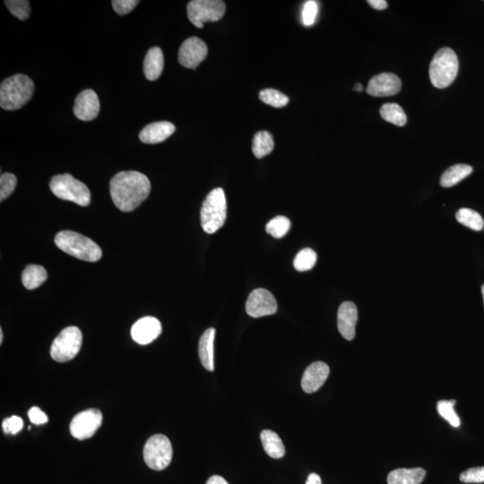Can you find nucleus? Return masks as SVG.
Returning a JSON list of instances; mask_svg holds the SVG:
<instances>
[{
    "label": "nucleus",
    "mask_w": 484,
    "mask_h": 484,
    "mask_svg": "<svg viewBox=\"0 0 484 484\" xmlns=\"http://www.w3.org/2000/svg\"><path fill=\"white\" fill-rule=\"evenodd\" d=\"M401 87L402 83L397 75L392 73H382L369 80L366 91L371 97H388L397 94Z\"/></svg>",
    "instance_id": "13"
},
{
    "label": "nucleus",
    "mask_w": 484,
    "mask_h": 484,
    "mask_svg": "<svg viewBox=\"0 0 484 484\" xmlns=\"http://www.w3.org/2000/svg\"><path fill=\"white\" fill-rule=\"evenodd\" d=\"M306 484H322V482H321L320 476L318 474L312 473L308 476Z\"/></svg>",
    "instance_id": "41"
},
{
    "label": "nucleus",
    "mask_w": 484,
    "mask_h": 484,
    "mask_svg": "<svg viewBox=\"0 0 484 484\" xmlns=\"http://www.w3.org/2000/svg\"><path fill=\"white\" fill-rule=\"evenodd\" d=\"M138 3V0H113L111 4L118 15H124L131 12Z\"/></svg>",
    "instance_id": "37"
},
{
    "label": "nucleus",
    "mask_w": 484,
    "mask_h": 484,
    "mask_svg": "<svg viewBox=\"0 0 484 484\" xmlns=\"http://www.w3.org/2000/svg\"><path fill=\"white\" fill-rule=\"evenodd\" d=\"M215 329H208L202 334L199 340V355L203 367L208 371H215L213 362V342H215Z\"/></svg>",
    "instance_id": "20"
},
{
    "label": "nucleus",
    "mask_w": 484,
    "mask_h": 484,
    "mask_svg": "<svg viewBox=\"0 0 484 484\" xmlns=\"http://www.w3.org/2000/svg\"><path fill=\"white\" fill-rule=\"evenodd\" d=\"M50 187L57 197L76 205L87 206L91 203V192L87 185L75 179L72 175H56L50 180Z\"/></svg>",
    "instance_id": "6"
},
{
    "label": "nucleus",
    "mask_w": 484,
    "mask_h": 484,
    "mask_svg": "<svg viewBox=\"0 0 484 484\" xmlns=\"http://www.w3.org/2000/svg\"><path fill=\"white\" fill-rule=\"evenodd\" d=\"M318 14V5L316 1H308L304 5L302 11V20L306 27H311L315 23Z\"/></svg>",
    "instance_id": "36"
},
{
    "label": "nucleus",
    "mask_w": 484,
    "mask_h": 484,
    "mask_svg": "<svg viewBox=\"0 0 484 484\" xmlns=\"http://www.w3.org/2000/svg\"><path fill=\"white\" fill-rule=\"evenodd\" d=\"M473 173V168L467 164H455L448 168L441 178V185L443 187H450L466 179Z\"/></svg>",
    "instance_id": "24"
},
{
    "label": "nucleus",
    "mask_w": 484,
    "mask_h": 484,
    "mask_svg": "<svg viewBox=\"0 0 484 484\" xmlns=\"http://www.w3.org/2000/svg\"><path fill=\"white\" fill-rule=\"evenodd\" d=\"M144 460L148 467L162 471L170 466L173 460V446L166 436L156 434L146 441Z\"/></svg>",
    "instance_id": "8"
},
{
    "label": "nucleus",
    "mask_w": 484,
    "mask_h": 484,
    "mask_svg": "<svg viewBox=\"0 0 484 484\" xmlns=\"http://www.w3.org/2000/svg\"><path fill=\"white\" fill-rule=\"evenodd\" d=\"M460 68L457 54L450 48H442L429 65V75L433 87L444 89L455 81Z\"/></svg>",
    "instance_id": "4"
},
{
    "label": "nucleus",
    "mask_w": 484,
    "mask_h": 484,
    "mask_svg": "<svg viewBox=\"0 0 484 484\" xmlns=\"http://www.w3.org/2000/svg\"><path fill=\"white\" fill-rule=\"evenodd\" d=\"M82 343L81 330L76 327H66L53 341L50 347V356L54 361L58 362L71 361L78 355Z\"/></svg>",
    "instance_id": "7"
},
{
    "label": "nucleus",
    "mask_w": 484,
    "mask_h": 484,
    "mask_svg": "<svg viewBox=\"0 0 484 484\" xmlns=\"http://www.w3.org/2000/svg\"><path fill=\"white\" fill-rule=\"evenodd\" d=\"M482 292H483V302H484V285H483V287H482Z\"/></svg>",
    "instance_id": "44"
},
{
    "label": "nucleus",
    "mask_w": 484,
    "mask_h": 484,
    "mask_svg": "<svg viewBox=\"0 0 484 484\" xmlns=\"http://www.w3.org/2000/svg\"><path fill=\"white\" fill-rule=\"evenodd\" d=\"M368 3L369 6L377 10H384L387 8V2L385 0H369Z\"/></svg>",
    "instance_id": "39"
},
{
    "label": "nucleus",
    "mask_w": 484,
    "mask_h": 484,
    "mask_svg": "<svg viewBox=\"0 0 484 484\" xmlns=\"http://www.w3.org/2000/svg\"><path fill=\"white\" fill-rule=\"evenodd\" d=\"M3 337H4V334H3L2 329H0V343H3Z\"/></svg>",
    "instance_id": "43"
},
{
    "label": "nucleus",
    "mask_w": 484,
    "mask_h": 484,
    "mask_svg": "<svg viewBox=\"0 0 484 484\" xmlns=\"http://www.w3.org/2000/svg\"><path fill=\"white\" fill-rule=\"evenodd\" d=\"M5 4L9 12L19 20L24 21L29 18L31 8L27 0H6Z\"/></svg>",
    "instance_id": "32"
},
{
    "label": "nucleus",
    "mask_w": 484,
    "mask_h": 484,
    "mask_svg": "<svg viewBox=\"0 0 484 484\" xmlns=\"http://www.w3.org/2000/svg\"><path fill=\"white\" fill-rule=\"evenodd\" d=\"M259 99L264 104L275 108H283L289 103V98L275 89H265L259 92Z\"/></svg>",
    "instance_id": "31"
},
{
    "label": "nucleus",
    "mask_w": 484,
    "mask_h": 484,
    "mask_svg": "<svg viewBox=\"0 0 484 484\" xmlns=\"http://www.w3.org/2000/svg\"><path fill=\"white\" fill-rule=\"evenodd\" d=\"M48 279L46 269L39 265H29L22 273V282L25 288L34 290L40 287Z\"/></svg>",
    "instance_id": "23"
},
{
    "label": "nucleus",
    "mask_w": 484,
    "mask_h": 484,
    "mask_svg": "<svg viewBox=\"0 0 484 484\" xmlns=\"http://www.w3.org/2000/svg\"><path fill=\"white\" fill-rule=\"evenodd\" d=\"M176 130L173 123L169 121H158L145 126L139 133V139L148 145L159 144L170 138Z\"/></svg>",
    "instance_id": "18"
},
{
    "label": "nucleus",
    "mask_w": 484,
    "mask_h": 484,
    "mask_svg": "<svg viewBox=\"0 0 484 484\" xmlns=\"http://www.w3.org/2000/svg\"><path fill=\"white\" fill-rule=\"evenodd\" d=\"M330 369L327 363L323 362H316L311 363L305 369L302 376L301 387L305 393L311 394L317 392L325 382L329 378Z\"/></svg>",
    "instance_id": "16"
},
{
    "label": "nucleus",
    "mask_w": 484,
    "mask_h": 484,
    "mask_svg": "<svg viewBox=\"0 0 484 484\" xmlns=\"http://www.w3.org/2000/svg\"><path fill=\"white\" fill-rule=\"evenodd\" d=\"M34 92V83L29 76H12L0 85V106L5 111L21 109L33 97Z\"/></svg>",
    "instance_id": "2"
},
{
    "label": "nucleus",
    "mask_w": 484,
    "mask_h": 484,
    "mask_svg": "<svg viewBox=\"0 0 484 484\" xmlns=\"http://www.w3.org/2000/svg\"><path fill=\"white\" fill-rule=\"evenodd\" d=\"M353 90L357 91V92H362L363 87H362V84H360V83H357V84H356L355 85V88H353Z\"/></svg>",
    "instance_id": "42"
},
{
    "label": "nucleus",
    "mask_w": 484,
    "mask_h": 484,
    "mask_svg": "<svg viewBox=\"0 0 484 484\" xmlns=\"http://www.w3.org/2000/svg\"><path fill=\"white\" fill-rule=\"evenodd\" d=\"M317 253L310 248H304L296 255L294 266L297 271L305 272L313 269L317 262Z\"/></svg>",
    "instance_id": "28"
},
{
    "label": "nucleus",
    "mask_w": 484,
    "mask_h": 484,
    "mask_svg": "<svg viewBox=\"0 0 484 484\" xmlns=\"http://www.w3.org/2000/svg\"><path fill=\"white\" fill-rule=\"evenodd\" d=\"M206 484H229L224 477L219 476H213L210 477Z\"/></svg>",
    "instance_id": "40"
},
{
    "label": "nucleus",
    "mask_w": 484,
    "mask_h": 484,
    "mask_svg": "<svg viewBox=\"0 0 484 484\" xmlns=\"http://www.w3.org/2000/svg\"><path fill=\"white\" fill-rule=\"evenodd\" d=\"M17 177L12 173H3L0 177V201L3 202L11 195L17 187Z\"/></svg>",
    "instance_id": "33"
},
{
    "label": "nucleus",
    "mask_w": 484,
    "mask_h": 484,
    "mask_svg": "<svg viewBox=\"0 0 484 484\" xmlns=\"http://www.w3.org/2000/svg\"><path fill=\"white\" fill-rule=\"evenodd\" d=\"M28 416H29L30 421L36 425H44L49 420L46 413L36 406L31 407L28 412Z\"/></svg>",
    "instance_id": "38"
},
{
    "label": "nucleus",
    "mask_w": 484,
    "mask_h": 484,
    "mask_svg": "<svg viewBox=\"0 0 484 484\" xmlns=\"http://www.w3.org/2000/svg\"><path fill=\"white\" fill-rule=\"evenodd\" d=\"M164 53L160 48L154 47L146 53L144 60V73L149 81L157 80L164 70Z\"/></svg>",
    "instance_id": "19"
},
{
    "label": "nucleus",
    "mask_w": 484,
    "mask_h": 484,
    "mask_svg": "<svg viewBox=\"0 0 484 484\" xmlns=\"http://www.w3.org/2000/svg\"><path fill=\"white\" fill-rule=\"evenodd\" d=\"M358 321V310L352 301H345L340 305L337 314V327L341 336L351 341L355 336V327Z\"/></svg>",
    "instance_id": "17"
},
{
    "label": "nucleus",
    "mask_w": 484,
    "mask_h": 484,
    "mask_svg": "<svg viewBox=\"0 0 484 484\" xmlns=\"http://www.w3.org/2000/svg\"><path fill=\"white\" fill-rule=\"evenodd\" d=\"M382 119L398 127H403L407 122V117L403 108L397 104H386L380 108Z\"/></svg>",
    "instance_id": "26"
},
{
    "label": "nucleus",
    "mask_w": 484,
    "mask_h": 484,
    "mask_svg": "<svg viewBox=\"0 0 484 484\" xmlns=\"http://www.w3.org/2000/svg\"><path fill=\"white\" fill-rule=\"evenodd\" d=\"M461 482L466 483H484V467L471 468L460 474Z\"/></svg>",
    "instance_id": "34"
},
{
    "label": "nucleus",
    "mask_w": 484,
    "mask_h": 484,
    "mask_svg": "<svg viewBox=\"0 0 484 484\" xmlns=\"http://www.w3.org/2000/svg\"><path fill=\"white\" fill-rule=\"evenodd\" d=\"M55 243L64 252L87 262H97L103 255L101 248L94 241L72 231L59 232Z\"/></svg>",
    "instance_id": "3"
},
{
    "label": "nucleus",
    "mask_w": 484,
    "mask_h": 484,
    "mask_svg": "<svg viewBox=\"0 0 484 484\" xmlns=\"http://www.w3.org/2000/svg\"><path fill=\"white\" fill-rule=\"evenodd\" d=\"M208 46L202 40L191 37L181 44L178 59L184 68L196 69L208 57Z\"/></svg>",
    "instance_id": "12"
},
{
    "label": "nucleus",
    "mask_w": 484,
    "mask_h": 484,
    "mask_svg": "<svg viewBox=\"0 0 484 484\" xmlns=\"http://www.w3.org/2000/svg\"><path fill=\"white\" fill-rule=\"evenodd\" d=\"M150 191V180L145 174L136 171H120L110 183L114 205L125 213L138 208L148 199Z\"/></svg>",
    "instance_id": "1"
},
{
    "label": "nucleus",
    "mask_w": 484,
    "mask_h": 484,
    "mask_svg": "<svg viewBox=\"0 0 484 484\" xmlns=\"http://www.w3.org/2000/svg\"><path fill=\"white\" fill-rule=\"evenodd\" d=\"M455 400H441L437 404V409L439 415L442 418L450 422V425L455 427V428H458L461 425V422L460 417L455 413Z\"/></svg>",
    "instance_id": "30"
},
{
    "label": "nucleus",
    "mask_w": 484,
    "mask_h": 484,
    "mask_svg": "<svg viewBox=\"0 0 484 484\" xmlns=\"http://www.w3.org/2000/svg\"><path fill=\"white\" fill-rule=\"evenodd\" d=\"M457 222L470 228L471 230L480 232L484 227V222L480 213L469 208H461L455 215Z\"/></svg>",
    "instance_id": "27"
},
{
    "label": "nucleus",
    "mask_w": 484,
    "mask_h": 484,
    "mask_svg": "<svg viewBox=\"0 0 484 484\" xmlns=\"http://www.w3.org/2000/svg\"><path fill=\"white\" fill-rule=\"evenodd\" d=\"M103 423V413L98 409H88L78 413L70 423V433L79 441L90 439Z\"/></svg>",
    "instance_id": "10"
},
{
    "label": "nucleus",
    "mask_w": 484,
    "mask_h": 484,
    "mask_svg": "<svg viewBox=\"0 0 484 484\" xmlns=\"http://www.w3.org/2000/svg\"><path fill=\"white\" fill-rule=\"evenodd\" d=\"M278 306L275 296L266 289H256L251 292L246 302L248 316L261 318L270 316L277 311Z\"/></svg>",
    "instance_id": "11"
},
{
    "label": "nucleus",
    "mask_w": 484,
    "mask_h": 484,
    "mask_svg": "<svg viewBox=\"0 0 484 484\" xmlns=\"http://www.w3.org/2000/svg\"><path fill=\"white\" fill-rule=\"evenodd\" d=\"M290 229H291V221L283 215H278L270 220L266 226L267 234L276 239L285 237Z\"/></svg>",
    "instance_id": "29"
},
{
    "label": "nucleus",
    "mask_w": 484,
    "mask_h": 484,
    "mask_svg": "<svg viewBox=\"0 0 484 484\" xmlns=\"http://www.w3.org/2000/svg\"><path fill=\"white\" fill-rule=\"evenodd\" d=\"M264 450L270 457L279 460L285 455V448L278 434L270 429H265L260 434Z\"/></svg>",
    "instance_id": "22"
},
{
    "label": "nucleus",
    "mask_w": 484,
    "mask_h": 484,
    "mask_svg": "<svg viewBox=\"0 0 484 484\" xmlns=\"http://www.w3.org/2000/svg\"><path fill=\"white\" fill-rule=\"evenodd\" d=\"M24 427V422L20 417L18 416H11L8 417L3 421L2 428L3 432L6 434H17L18 432L22 431Z\"/></svg>",
    "instance_id": "35"
},
{
    "label": "nucleus",
    "mask_w": 484,
    "mask_h": 484,
    "mask_svg": "<svg viewBox=\"0 0 484 484\" xmlns=\"http://www.w3.org/2000/svg\"><path fill=\"white\" fill-rule=\"evenodd\" d=\"M225 10V3L221 0H193L187 6V17L200 29L206 23L221 20Z\"/></svg>",
    "instance_id": "9"
},
{
    "label": "nucleus",
    "mask_w": 484,
    "mask_h": 484,
    "mask_svg": "<svg viewBox=\"0 0 484 484\" xmlns=\"http://www.w3.org/2000/svg\"><path fill=\"white\" fill-rule=\"evenodd\" d=\"M162 324L154 317L140 318L133 325L131 329L132 339L139 345L145 346L158 339L162 333Z\"/></svg>",
    "instance_id": "14"
},
{
    "label": "nucleus",
    "mask_w": 484,
    "mask_h": 484,
    "mask_svg": "<svg viewBox=\"0 0 484 484\" xmlns=\"http://www.w3.org/2000/svg\"><path fill=\"white\" fill-rule=\"evenodd\" d=\"M426 471L422 468H401L390 472L387 476L388 484H420L425 480Z\"/></svg>",
    "instance_id": "21"
},
{
    "label": "nucleus",
    "mask_w": 484,
    "mask_h": 484,
    "mask_svg": "<svg viewBox=\"0 0 484 484\" xmlns=\"http://www.w3.org/2000/svg\"><path fill=\"white\" fill-rule=\"evenodd\" d=\"M275 148V143L271 134L267 131L257 132L254 136L252 152L257 159H262L271 154Z\"/></svg>",
    "instance_id": "25"
},
{
    "label": "nucleus",
    "mask_w": 484,
    "mask_h": 484,
    "mask_svg": "<svg viewBox=\"0 0 484 484\" xmlns=\"http://www.w3.org/2000/svg\"><path fill=\"white\" fill-rule=\"evenodd\" d=\"M73 111L78 120H94L100 111V101L97 92L91 89L81 92L76 99Z\"/></svg>",
    "instance_id": "15"
},
{
    "label": "nucleus",
    "mask_w": 484,
    "mask_h": 484,
    "mask_svg": "<svg viewBox=\"0 0 484 484\" xmlns=\"http://www.w3.org/2000/svg\"><path fill=\"white\" fill-rule=\"evenodd\" d=\"M227 218V202L224 190H213L204 200L200 220L203 230L208 234H215L224 226Z\"/></svg>",
    "instance_id": "5"
}]
</instances>
